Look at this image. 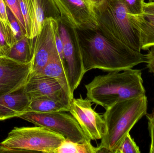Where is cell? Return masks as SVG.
<instances>
[{
  "label": "cell",
  "instance_id": "obj_1",
  "mask_svg": "<svg viewBox=\"0 0 154 153\" xmlns=\"http://www.w3.org/2000/svg\"><path fill=\"white\" fill-rule=\"evenodd\" d=\"M73 31L86 73L95 69L109 72H120L145 63V55L113 42L98 28Z\"/></svg>",
  "mask_w": 154,
  "mask_h": 153
},
{
  "label": "cell",
  "instance_id": "obj_2",
  "mask_svg": "<svg viewBox=\"0 0 154 153\" xmlns=\"http://www.w3.org/2000/svg\"><path fill=\"white\" fill-rule=\"evenodd\" d=\"M142 72L127 69L95 76L85 85L87 99L107 109L115 103L145 94Z\"/></svg>",
  "mask_w": 154,
  "mask_h": 153
},
{
  "label": "cell",
  "instance_id": "obj_3",
  "mask_svg": "<svg viewBox=\"0 0 154 153\" xmlns=\"http://www.w3.org/2000/svg\"><path fill=\"white\" fill-rule=\"evenodd\" d=\"M147 105L145 94L117 102L106 109L102 115L105 130L100 153H116L125 137L147 114Z\"/></svg>",
  "mask_w": 154,
  "mask_h": 153
},
{
  "label": "cell",
  "instance_id": "obj_4",
  "mask_svg": "<svg viewBox=\"0 0 154 153\" xmlns=\"http://www.w3.org/2000/svg\"><path fill=\"white\" fill-rule=\"evenodd\" d=\"M98 29L106 37L119 45L141 52L139 38L129 19L127 10L119 0H107L95 8Z\"/></svg>",
  "mask_w": 154,
  "mask_h": 153
},
{
  "label": "cell",
  "instance_id": "obj_5",
  "mask_svg": "<svg viewBox=\"0 0 154 153\" xmlns=\"http://www.w3.org/2000/svg\"><path fill=\"white\" fill-rule=\"evenodd\" d=\"M65 139L61 135L42 127H14L0 143V153H54Z\"/></svg>",
  "mask_w": 154,
  "mask_h": 153
},
{
  "label": "cell",
  "instance_id": "obj_6",
  "mask_svg": "<svg viewBox=\"0 0 154 153\" xmlns=\"http://www.w3.org/2000/svg\"><path fill=\"white\" fill-rule=\"evenodd\" d=\"M66 112H43L29 111L19 118L63 136L65 139L78 143L90 142L76 120Z\"/></svg>",
  "mask_w": 154,
  "mask_h": 153
},
{
  "label": "cell",
  "instance_id": "obj_7",
  "mask_svg": "<svg viewBox=\"0 0 154 153\" xmlns=\"http://www.w3.org/2000/svg\"><path fill=\"white\" fill-rule=\"evenodd\" d=\"M57 12L58 22L76 30L98 27L97 16L90 0H52Z\"/></svg>",
  "mask_w": 154,
  "mask_h": 153
},
{
  "label": "cell",
  "instance_id": "obj_8",
  "mask_svg": "<svg viewBox=\"0 0 154 153\" xmlns=\"http://www.w3.org/2000/svg\"><path fill=\"white\" fill-rule=\"evenodd\" d=\"M59 26L57 20L51 17L47 18L40 32L33 38L31 71L29 78L39 75L57 50L55 35Z\"/></svg>",
  "mask_w": 154,
  "mask_h": 153
},
{
  "label": "cell",
  "instance_id": "obj_9",
  "mask_svg": "<svg viewBox=\"0 0 154 153\" xmlns=\"http://www.w3.org/2000/svg\"><path fill=\"white\" fill-rule=\"evenodd\" d=\"M59 31L63 43V56L71 93L81 82L86 73L84 71L81 53L73 29L60 22Z\"/></svg>",
  "mask_w": 154,
  "mask_h": 153
},
{
  "label": "cell",
  "instance_id": "obj_10",
  "mask_svg": "<svg viewBox=\"0 0 154 153\" xmlns=\"http://www.w3.org/2000/svg\"><path fill=\"white\" fill-rule=\"evenodd\" d=\"M91 102L80 95L72 100L69 112L91 140H101L105 133V121L102 116L92 109Z\"/></svg>",
  "mask_w": 154,
  "mask_h": 153
},
{
  "label": "cell",
  "instance_id": "obj_11",
  "mask_svg": "<svg viewBox=\"0 0 154 153\" xmlns=\"http://www.w3.org/2000/svg\"><path fill=\"white\" fill-rule=\"evenodd\" d=\"M31 71V63H23L8 57L0 56V96L23 88Z\"/></svg>",
  "mask_w": 154,
  "mask_h": 153
},
{
  "label": "cell",
  "instance_id": "obj_12",
  "mask_svg": "<svg viewBox=\"0 0 154 153\" xmlns=\"http://www.w3.org/2000/svg\"><path fill=\"white\" fill-rule=\"evenodd\" d=\"M23 90L30 100L38 97H49L70 107L71 100L59 83L52 77L39 75L29 78Z\"/></svg>",
  "mask_w": 154,
  "mask_h": 153
},
{
  "label": "cell",
  "instance_id": "obj_13",
  "mask_svg": "<svg viewBox=\"0 0 154 153\" xmlns=\"http://www.w3.org/2000/svg\"><path fill=\"white\" fill-rule=\"evenodd\" d=\"M27 2L31 20L30 39H33L40 32L47 18L51 17L58 21V15L52 0H27Z\"/></svg>",
  "mask_w": 154,
  "mask_h": 153
},
{
  "label": "cell",
  "instance_id": "obj_14",
  "mask_svg": "<svg viewBox=\"0 0 154 153\" xmlns=\"http://www.w3.org/2000/svg\"><path fill=\"white\" fill-rule=\"evenodd\" d=\"M31 100L20 90L0 96V115L2 120L19 117L28 110Z\"/></svg>",
  "mask_w": 154,
  "mask_h": 153
},
{
  "label": "cell",
  "instance_id": "obj_15",
  "mask_svg": "<svg viewBox=\"0 0 154 153\" xmlns=\"http://www.w3.org/2000/svg\"><path fill=\"white\" fill-rule=\"evenodd\" d=\"M128 16L139 38L141 49L148 50L154 46V15L143 13H128Z\"/></svg>",
  "mask_w": 154,
  "mask_h": 153
},
{
  "label": "cell",
  "instance_id": "obj_16",
  "mask_svg": "<svg viewBox=\"0 0 154 153\" xmlns=\"http://www.w3.org/2000/svg\"><path fill=\"white\" fill-rule=\"evenodd\" d=\"M39 75L49 76L57 80L71 101L74 99V95L70 90L66 65L61 60L58 50L54 53L41 73L35 76Z\"/></svg>",
  "mask_w": 154,
  "mask_h": 153
},
{
  "label": "cell",
  "instance_id": "obj_17",
  "mask_svg": "<svg viewBox=\"0 0 154 153\" xmlns=\"http://www.w3.org/2000/svg\"><path fill=\"white\" fill-rule=\"evenodd\" d=\"M33 39L27 36L16 41L11 47L6 56L23 63L31 62L33 51Z\"/></svg>",
  "mask_w": 154,
  "mask_h": 153
},
{
  "label": "cell",
  "instance_id": "obj_18",
  "mask_svg": "<svg viewBox=\"0 0 154 153\" xmlns=\"http://www.w3.org/2000/svg\"><path fill=\"white\" fill-rule=\"evenodd\" d=\"M69 106L58 101L47 97H40L31 100L27 111L51 113L69 112Z\"/></svg>",
  "mask_w": 154,
  "mask_h": 153
},
{
  "label": "cell",
  "instance_id": "obj_19",
  "mask_svg": "<svg viewBox=\"0 0 154 153\" xmlns=\"http://www.w3.org/2000/svg\"><path fill=\"white\" fill-rule=\"evenodd\" d=\"M99 147H94L90 142L78 143L65 139L55 150L54 153H97Z\"/></svg>",
  "mask_w": 154,
  "mask_h": 153
},
{
  "label": "cell",
  "instance_id": "obj_20",
  "mask_svg": "<svg viewBox=\"0 0 154 153\" xmlns=\"http://www.w3.org/2000/svg\"><path fill=\"white\" fill-rule=\"evenodd\" d=\"M0 21L5 31L8 44L11 47L14 44V41L7 15V6L3 0H0Z\"/></svg>",
  "mask_w": 154,
  "mask_h": 153
},
{
  "label": "cell",
  "instance_id": "obj_21",
  "mask_svg": "<svg viewBox=\"0 0 154 153\" xmlns=\"http://www.w3.org/2000/svg\"><path fill=\"white\" fill-rule=\"evenodd\" d=\"M7 13L15 43L16 41L26 36V34L14 14L7 7Z\"/></svg>",
  "mask_w": 154,
  "mask_h": 153
},
{
  "label": "cell",
  "instance_id": "obj_22",
  "mask_svg": "<svg viewBox=\"0 0 154 153\" xmlns=\"http://www.w3.org/2000/svg\"><path fill=\"white\" fill-rule=\"evenodd\" d=\"M140 149L134 139L132 138L130 133H128L123 139L116 153H140Z\"/></svg>",
  "mask_w": 154,
  "mask_h": 153
},
{
  "label": "cell",
  "instance_id": "obj_23",
  "mask_svg": "<svg viewBox=\"0 0 154 153\" xmlns=\"http://www.w3.org/2000/svg\"><path fill=\"white\" fill-rule=\"evenodd\" d=\"M5 5L10 9L20 22L23 30L26 35V29L23 17L22 14L19 0H3Z\"/></svg>",
  "mask_w": 154,
  "mask_h": 153
},
{
  "label": "cell",
  "instance_id": "obj_24",
  "mask_svg": "<svg viewBox=\"0 0 154 153\" xmlns=\"http://www.w3.org/2000/svg\"><path fill=\"white\" fill-rule=\"evenodd\" d=\"M126 8L129 14L137 15L143 13L145 0H119Z\"/></svg>",
  "mask_w": 154,
  "mask_h": 153
},
{
  "label": "cell",
  "instance_id": "obj_25",
  "mask_svg": "<svg viewBox=\"0 0 154 153\" xmlns=\"http://www.w3.org/2000/svg\"><path fill=\"white\" fill-rule=\"evenodd\" d=\"M20 5L22 14L23 17L26 29V36L29 38L31 37L32 23L30 16L29 6L27 3V0H19Z\"/></svg>",
  "mask_w": 154,
  "mask_h": 153
},
{
  "label": "cell",
  "instance_id": "obj_26",
  "mask_svg": "<svg viewBox=\"0 0 154 153\" xmlns=\"http://www.w3.org/2000/svg\"><path fill=\"white\" fill-rule=\"evenodd\" d=\"M10 48L2 24L0 21V56H6Z\"/></svg>",
  "mask_w": 154,
  "mask_h": 153
},
{
  "label": "cell",
  "instance_id": "obj_27",
  "mask_svg": "<svg viewBox=\"0 0 154 153\" xmlns=\"http://www.w3.org/2000/svg\"><path fill=\"white\" fill-rule=\"evenodd\" d=\"M146 116L148 121V129L151 137L149 152L154 153V108L151 113H147Z\"/></svg>",
  "mask_w": 154,
  "mask_h": 153
},
{
  "label": "cell",
  "instance_id": "obj_28",
  "mask_svg": "<svg viewBox=\"0 0 154 153\" xmlns=\"http://www.w3.org/2000/svg\"><path fill=\"white\" fill-rule=\"evenodd\" d=\"M148 50V53L145 55V63L149 72L154 75V46L151 47Z\"/></svg>",
  "mask_w": 154,
  "mask_h": 153
},
{
  "label": "cell",
  "instance_id": "obj_29",
  "mask_svg": "<svg viewBox=\"0 0 154 153\" xmlns=\"http://www.w3.org/2000/svg\"><path fill=\"white\" fill-rule=\"evenodd\" d=\"M55 37H56V45H57L58 51L61 60L65 63L64 56H63V43L62 39L60 37V33L59 26L56 30Z\"/></svg>",
  "mask_w": 154,
  "mask_h": 153
},
{
  "label": "cell",
  "instance_id": "obj_30",
  "mask_svg": "<svg viewBox=\"0 0 154 153\" xmlns=\"http://www.w3.org/2000/svg\"><path fill=\"white\" fill-rule=\"evenodd\" d=\"M143 13L154 15V1H149L144 3Z\"/></svg>",
  "mask_w": 154,
  "mask_h": 153
},
{
  "label": "cell",
  "instance_id": "obj_31",
  "mask_svg": "<svg viewBox=\"0 0 154 153\" xmlns=\"http://www.w3.org/2000/svg\"><path fill=\"white\" fill-rule=\"evenodd\" d=\"M95 8H98L102 5L107 0H90Z\"/></svg>",
  "mask_w": 154,
  "mask_h": 153
},
{
  "label": "cell",
  "instance_id": "obj_32",
  "mask_svg": "<svg viewBox=\"0 0 154 153\" xmlns=\"http://www.w3.org/2000/svg\"><path fill=\"white\" fill-rule=\"evenodd\" d=\"M0 120H2V116L0 115Z\"/></svg>",
  "mask_w": 154,
  "mask_h": 153
},
{
  "label": "cell",
  "instance_id": "obj_33",
  "mask_svg": "<svg viewBox=\"0 0 154 153\" xmlns=\"http://www.w3.org/2000/svg\"><path fill=\"white\" fill-rule=\"evenodd\" d=\"M149 1H153L154 0H148Z\"/></svg>",
  "mask_w": 154,
  "mask_h": 153
}]
</instances>
